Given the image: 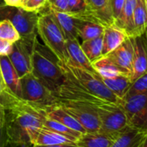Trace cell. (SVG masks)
<instances>
[{
	"mask_svg": "<svg viewBox=\"0 0 147 147\" xmlns=\"http://www.w3.org/2000/svg\"><path fill=\"white\" fill-rule=\"evenodd\" d=\"M5 134L7 141L13 146L30 145L32 132L42 127L45 117L43 107L36 106L19 98L5 110Z\"/></svg>",
	"mask_w": 147,
	"mask_h": 147,
	"instance_id": "obj_1",
	"label": "cell"
},
{
	"mask_svg": "<svg viewBox=\"0 0 147 147\" xmlns=\"http://www.w3.org/2000/svg\"><path fill=\"white\" fill-rule=\"evenodd\" d=\"M31 67V72L54 94L65 80L59 59L46 46L40 44L37 38L32 46Z\"/></svg>",
	"mask_w": 147,
	"mask_h": 147,
	"instance_id": "obj_2",
	"label": "cell"
},
{
	"mask_svg": "<svg viewBox=\"0 0 147 147\" xmlns=\"http://www.w3.org/2000/svg\"><path fill=\"white\" fill-rule=\"evenodd\" d=\"M37 33L41 36L44 45L56 58L60 61L67 63L68 54L66 47V39L49 12L38 16Z\"/></svg>",
	"mask_w": 147,
	"mask_h": 147,
	"instance_id": "obj_3",
	"label": "cell"
},
{
	"mask_svg": "<svg viewBox=\"0 0 147 147\" xmlns=\"http://www.w3.org/2000/svg\"><path fill=\"white\" fill-rule=\"evenodd\" d=\"M10 21L22 38L36 39L37 34L38 15L36 11H28L21 7L0 5V21Z\"/></svg>",
	"mask_w": 147,
	"mask_h": 147,
	"instance_id": "obj_4",
	"label": "cell"
},
{
	"mask_svg": "<svg viewBox=\"0 0 147 147\" xmlns=\"http://www.w3.org/2000/svg\"><path fill=\"white\" fill-rule=\"evenodd\" d=\"M61 65L68 71L72 76L76 79V81L90 94L95 97L112 103H120V99L118 98L103 83L101 78L98 74L91 73L86 70L71 66L62 61Z\"/></svg>",
	"mask_w": 147,
	"mask_h": 147,
	"instance_id": "obj_5",
	"label": "cell"
},
{
	"mask_svg": "<svg viewBox=\"0 0 147 147\" xmlns=\"http://www.w3.org/2000/svg\"><path fill=\"white\" fill-rule=\"evenodd\" d=\"M21 99L39 107L51 106L58 102L55 94L32 72L20 78Z\"/></svg>",
	"mask_w": 147,
	"mask_h": 147,
	"instance_id": "obj_6",
	"label": "cell"
},
{
	"mask_svg": "<svg viewBox=\"0 0 147 147\" xmlns=\"http://www.w3.org/2000/svg\"><path fill=\"white\" fill-rule=\"evenodd\" d=\"M93 107L101 121V132L117 135L129 126L126 113L120 103L104 102Z\"/></svg>",
	"mask_w": 147,
	"mask_h": 147,
	"instance_id": "obj_7",
	"label": "cell"
},
{
	"mask_svg": "<svg viewBox=\"0 0 147 147\" xmlns=\"http://www.w3.org/2000/svg\"><path fill=\"white\" fill-rule=\"evenodd\" d=\"M120 104L126 113L129 126L146 131L147 93L125 96Z\"/></svg>",
	"mask_w": 147,
	"mask_h": 147,
	"instance_id": "obj_8",
	"label": "cell"
},
{
	"mask_svg": "<svg viewBox=\"0 0 147 147\" xmlns=\"http://www.w3.org/2000/svg\"><path fill=\"white\" fill-rule=\"evenodd\" d=\"M58 103L84 127L87 133H95L101 130V121L93 105L62 102H59Z\"/></svg>",
	"mask_w": 147,
	"mask_h": 147,
	"instance_id": "obj_9",
	"label": "cell"
},
{
	"mask_svg": "<svg viewBox=\"0 0 147 147\" xmlns=\"http://www.w3.org/2000/svg\"><path fill=\"white\" fill-rule=\"evenodd\" d=\"M36 39L30 40L21 37L17 41L12 43V49L8 55V58L15 67L20 78L24 75L30 73L32 71L31 51L33 42Z\"/></svg>",
	"mask_w": 147,
	"mask_h": 147,
	"instance_id": "obj_10",
	"label": "cell"
},
{
	"mask_svg": "<svg viewBox=\"0 0 147 147\" xmlns=\"http://www.w3.org/2000/svg\"><path fill=\"white\" fill-rule=\"evenodd\" d=\"M133 47V60L131 79L133 82L147 72V36L146 32L138 36L129 37Z\"/></svg>",
	"mask_w": 147,
	"mask_h": 147,
	"instance_id": "obj_11",
	"label": "cell"
},
{
	"mask_svg": "<svg viewBox=\"0 0 147 147\" xmlns=\"http://www.w3.org/2000/svg\"><path fill=\"white\" fill-rule=\"evenodd\" d=\"M66 47L68 54V60L65 64L74 67L86 70L94 74H98L96 71L94 69L91 62L85 55L84 52L82 51L81 44L78 40H66Z\"/></svg>",
	"mask_w": 147,
	"mask_h": 147,
	"instance_id": "obj_12",
	"label": "cell"
},
{
	"mask_svg": "<svg viewBox=\"0 0 147 147\" xmlns=\"http://www.w3.org/2000/svg\"><path fill=\"white\" fill-rule=\"evenodd\" d=\"M29 142L32 146H54L59 144H75L67 137L44 127L31 133Z\"/></svg>",
	"mask_w": 147,
	"mask_h": 147,
	"instance_id": "obj_13",
	"label": "cell"
},
{
	"mask_svg": "<svg viewBox=\"0 0 147 147\" xmlns=\"http://www.w3.org/2000/svg\"><path fill=\"white\" fill-rule=\"evenodd\" d=\"M127 38L126 33L116 25L105 27L102 34V57L116 49Z\"/></svg>",
	"mask_w": 147,
	"mask_h": 147,
	"instance_id": "obj_14",
	"label": "cell"
},
{
	"mask_svg": "<svg viewBox=\"0 0 147 147\" xmlns=\"http://www.w3.org/2000/svg\"><path fill=\"white\" fill-rule=\"evenodd\" d=\"M43 111L46 117L56 121L63 124L64 126L75 131H77L81 134L87 133L84 127L75 119H74L70 115H68L58 102L51 106L43 107Z\"/></svg>",
	"mask_w": 147,
	"mask_h": 147,
	"instance_id": "obj_15",
	"label": "cell"
},
{
	"mask_svg": "<svg viewBox=\"0 0 147 147\" xmlns=\"http://www.w3.org/2000/svg\"><path fill=\"white\" fill-rule=\"evenodd\" d=\"M107 56L112 59L121 68L126 70L131 77L133 60V47L129 37Z\"/></svg>",
	"mask_w": 147,
	"mask_h": 147,
	"instance_id": "obj_16",
	"label": "cell"
},
{
	"mask_svg": "<svg viewBox=\"0 0 147 147\" xmlns=\"http://www.w3.org/2000/svg\"><path fill=\"white\" fill-rule=\"evenodd\" d=\"M146 131L128 126L119 133L110 147H141Z\"/></svg>",
	"mask_w": 147,
	"mask_h": 147,
	"instance_id": "obj_17",
	"label": "cell"
},
{
	"mask_svg": "<svg viewBox=\"0 0 147 147\" xmlns=\"http://www.w3.org/2000/svg\"><path fill=\"white\" fill-rule=\"evenodd\" d=\"M0 69L3 80L9 90L17 97L21 98L20 77L11 64L8 56H0Z\"/></svg>",
	"mask_w": 147,
	"mask_h": 147,
	"instance_id": "obj_18",
	"label": "cell"
},
{
	"mask_svg": "<svg viewBox=\"0 0 147 147\" xmlns=\"http://www.w3.org/2000/svg\"><path fill=\"white\" fill-rule=\"evenodd\" d=\"M90 13L96 21L104 27L114 24L108 0H85Z\"/></svg>",
	"mask_w": 147,
	"mask_h": 147,
	"instance_id": "obj_19",
	"label": "cell"
},
{
	"mask_svg": "<svg viewBox=\"0 0 147 147\" xmlns=\"http://www.w3.org/2000/svg\"><path fill=\"white\" fill-rule=\"evenodd\" d=\"M92 65L94 69L96 71V72L102 78H110L121 75L130 77V74L126 70L118 65L108 56L101 57V59L92 63Z\"/></svg>",
	"mask_w": 147,
	"mask_h": 147,
	"instance_id": "obj_20",
	"label": "cell"
},
{
	"mask_svg": "<svg viewBox=\"0 0 147 147\" xmlns=\"http://www.w3.org/2000/svg\"><path fill=\"white\" fill-rule=\"evenodd\" d=\"M49 12L52 15L55 22L62 32L66 40H78V33L75 24V18L68 13L56 11L49 8Z\"/></svg>",
	"mask_w": 147,
	"mask_h": 147,
	"instance_id": "obj_21",
	"label": "cell"
},
{
	"mask_svg": "<svg viewBox=\"0 0 147 147\" xmlns=\"http://www.w3.org/2000/svg\"><path fill=\"white\" fill-rule=\"evenodd\" d=\"M116 136L101 131L85 133L81 135L75 144L80 147H110Z\"/></svg>",
	"mask_w": 147,
	"mask_h": 147,
	"instance_id": "obj_22",
	"label": "cell"
},
{
	"mask_svg": "<svg viewBox=\"0 0 147 147\" xmlns=\"http://www.w3.org/2000/svg\"><path fill=\"white\" fill-rule=\"evenodd\" d=\"M74 17V16H73ZM75 18V24L78 33V36L84 41L102 35L105 27L100 23Z\"/></svg>",
	"mask_w": 147,
	"mask_h": 147,
	"instance_id": "obj_23",
	"label": "cell"
},
{
	"mask_svg": "<svg viewBox=\"0 0 147 147\" xmlns=\"http://www.w3.org/2000/svg\"><path fill=\"white\" fill-rule=\"evenodd\" d=\"M137 3V0H126L121 16L116 25L122 28L128 37L134 36V26H133V12Z\"/></svg>",
	"mask_w": 147,
	"mask_h": 147,
	"instance_id": "obj_24",
	"label": "cell"
},
{
	"mask_svg": "<svg viewBox=\"0 0 147 147\" xmlns=\"http://www.w3.org/2000/svg\"><path fill=\"white\" fill-rule=\"evenodd\" d=\"M103 83L107 85V87L120 100L126 95L129 90L133 81L129 76H118L110 78H102Z\"/></svg>",
	"mask_w": 147,
	"mask_h": 147,
	"instance_id": "obj_25",
	"label": "cell"
},
{
	"mask_svg": "<svg viewBox=\"0 0 147 147\" xmlns=\"http://www.w3.org/2000/svg\"><path fill=\"white\" fill-rule=\"evenodd\" d=\"M133 26L134 36L141 35L146 32L147 27V11L145 0H137L133 12Z\"/></svg>",
	"mask_w": 147,
	"mask_h": 147,
	"instance_id": "obj_26",
	"label": "cell"
},
{
	"mask_svg": "<svg viewBox=\"0 0 147 147\" xmlns=\"http://www.w3.org/2000/svg\"><path fill=\"white\" fill-rule=\"evenodd\" d=\"M81 47L91 64L94 63L102 57V35L84 40Z\"/></svg>",
	"mask_w": 147,
	"mask_h": 147,
	"instance_id": "obj_27",
	"label": "cell"
},
{
	"mask_svg": "<svg viewBox=\"0 0 147 147\" xmlns=\"http://www.w3.org/2000/svg\"><path fill=\"white\" fill-rule=\"evenodd\" d=\"M42 127H46V128H49L50 130H53L65 137H67L68 139H69L70 140H72L74 143H76V141L78 140V139L81 137V134H81L77 131H75L66 126H64L63 124L56 121H54V120H51L48 117H44L43 119V121H42Z\"/></svg>",
	"mask_w": 147,
	"mask_h": 147,
	"instance_id": "obj_28",
	"label": "cell"
},
{
	"mask_svg": "<svg viewBox=\"0 0 147 147\" xmlns=\"http://www.w3.org/2000/svg\"><path fill=\"white\" fill-rule=\"evenodd\" d=\"M18 99L19 97L15 96L7 87L0 69V105L6 110Z\"/></svg>",
	"mask_w": 147,
	"mask_h": 147,
	"instance_id": "obj_29",
	"label": "cell"
},
{
	"mask_svg": "<svg viewBox=\"0 0 147 147\" xmlns=\"http://www.w3.org/2000/svg\"><path fill=\"white\" fill-rule=\"evenodd\" d=\"M21 38L18 31L14 25L8 20L0 21V39L8 40L11 43L17 41Z\"/></svg>",
	"mask_w": 147,
	"mask_h": 147,
	"instance_id": "obj_30",
	"label": "cell"
},
{
	"mask_svg": "<svg viewBox=\"0 0 147 147\" xmlns=\"http://www.w3.org/2000/svg\"><path fill=\"white\" fill-rule=\"evenodd\" d=\"M67 13L75 18H80L85 15L91 14L85 0H67Z\"/></svg>",
	"mask_w": 147,
	"mask_h": 147,
	"instance_id": "obj_31",
	"label": "cell"
},
{
	"mask_svg": "<svg viewBox=\"0 0 147 147\" xmlns=\"http://www.w3.org/2000/svg\"><path fill=\"white\" fill-rule=\"evenodd\" d=\"M147 93V72L134 80L126 96Z\"/></svg>",
	"mask_w": 147,
	"mask_h": 147,
	"instance_id": "obj_32",
	"label": "cell"
},
{
	"mask_svg": "<svg viewBox=\"0 0 147 147\" xmlns=\"http://www.w3.org/2000/svg\"><path fill=\"white\" fill-rule=\"evenodd\" d=\"M126 0H108V4L114 19V24L117 23L121 16L123 8L125 5Z\"/></svg>",
	"mask_w": 147,
	"mask_h": 147,
	"instance_id": "obj_33",
	"label": "cell"
},
{
	"mask_svg": "<svg viewBox=\"0 0 147 147\" xmlns=\"http://www.w3.org/2000/svg\"><path fill=\"white\" fill-rule=\"evenodd\" d=\"M47 3L48 0H27L22 6V8L28 11L38 12L41 9L44 8Z\"/></svg>",
	"mask_w": 147,
	"mask_h": 147,
	"instance_id": "obj_34",
	"label": "cell"
},
{
	"mask_svg": "<svg viewBox=\"0 0 147 147\" xmlns=\"http://www.w3.org/2000/svg\"><path fill=\"white\" fill-rule=\"evenodd\" d=\"M49 8L60 12H68L67 0H48Z\"/></svg>",
	"mask_w": 147,
	"mask_h": 147,
	"instance_id": "obj_35",
	"label": "cell"
},
{
	"mask_svg": "<svg viewBox=\"0 0 147 147\" xmlns=\"http://www.w3.org/2000/svg\"><path fill=\"white\" fill-rule=\"evenodd\" d=\"M5 109L0 105V147L3 146V136L5 134Z\"/></svg>",
	"mask_w": 147,
	"mask_h": 147,
	"instance_id": "obj_36",
	"label": "cell"
},
{
	"mask_svg": "<svg viewBox=\"0 0 147 147\" xmlns=\"http://www.w3.org/2000/svg\"><path fill=\"white\" fill-rule=\"evenodd\" d=\"M12 49V43L0 39V56H8Z\"/></svg>",
	"mask_w": 147,
	"mask_h": 147,
	"instance_id": "obj_37",
	"label": "cell"
},
{
	"mask_svg": "<svg viewBox=\"0 0 147 147\" xmlns=\"http://www.w3.org/2000/svg\"><path fill=\"white\" fill-rule=\"evenodd\" d=\"M4 4L8 6H13V7H21L22 8V0H3Z\"/></svg>",
	"mask_w": 147,
	"mask_h": 147,
	"instance_id": "obj_38",
	"label": "cell"
},
{
	"mask_svg": "<svg viewBox=\"0 0 147 147\" xmlns=\"http://www.w3.org/2000/svg\"><path fill=\"white\" fill-rule=\"evenodd\" d=\"M33 147H80L76 144H59L54 146H33Z\"/></svg>",
	"mask_w": 147,
	"mask_h": 147,
	"instance_id": "obj_39",
	"label": "cell"
},
{
	"mask_svg": "<svg viewBox=\"0 0 147 147\" xmlns=\"http://www.w3.org/2000/svg\"><path fill=\"white\" fill-rule=\"evenodd\" d=\"M141 147H147V129L146 131V135H145V138L143 140V142H142V145Z\"/></svg>",
	"mask_w": 147,
	"mask_h": 147,
	"instance_id": "obj_40",
	"label": "cell"
},
{
	"mask_svg": "<svg viewBox=\"0 0 147 147\" xmlns=\"http://www.w3.org/2000/svg\"><path fill=\"white\" fill-rule=\"evenodd\" d=\"M26 1H27V0H22V3H23H23H24ZM23 5H22V6H23Z\"/></svg>",
	"mask_w": 147,
	"mask_h": 147,
	"instance_id": "obj_41",
	"label": "cell"
},
{
	"mask_svg": "<svg viewBox=\"0 0 147 147\" xmlns=\"http://www.w3.org/2000/svg\"><path fill=\"white\" fill-rule=\"evenodd\" d=\"M145 3H146V11H147V0H145Z\"/></svg>",
	"mask_w": 147,
	"mask_h": 147,
	"instance_id": "obj_42",
	"label": "cell"
},
{
	"mask_svg": "<svg viewBox=\"0 0 147 147\" xmlns=\"http://www.w3.org/2000/svg\"><path fill=\"white\" fill-rule=\"evenodd\" d=\"M146 36H147V27H146Z\"/></svg>",
	"mask_w": 147,
	"mask_h": 147,
	"instance_id": "obj_43",
	"label": "cell"
}]
</instances>
